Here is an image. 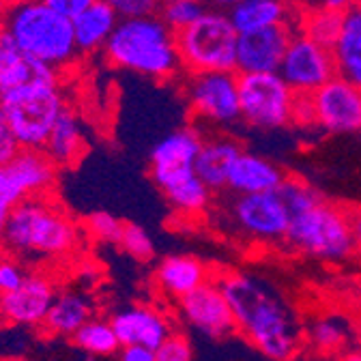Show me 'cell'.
<instances>
[{
	"mask_svg": "<svg viewBox=\"0 0 361 361\" xmlns=\"http://www.w3.org/2000/svg\"><path fill=\"white\" fill-rule=\"evenodd\" d=\"M217 284L231 303L237 329L264 357L271 361H290L297 355L299 331L293 314L262 282L243 274H228Z\"/></svg>",
	"mask_w": 361,
	"mask_h": 361,
	"instance_id": "1",
	"label": "cell"
},
{
	"mask_svg": "<svg viewBox=\"0 0 361 361\" xmlns=\"http://www.w3.org/2000/svg\"><path fill=\"white\" fill-rule=\"evenodd\" d=\"M280 196L290 215L286 239L299 252L321 260H344L355 252L350 215L325 202L314 188L286 178Z\"/></svg>",
	"mask_w": 361,
	"mask_h": 361,
	"instance_id": "2",
	"label": "cell"
},
{
	"mask_svg": "<svg viewBox=\"0 0 361 361\" xmlns=\"http://www.w3.org/2000/svg\"><path fill=\"white\" fill-rule=\"evenodd\" d=\"M80 245L82 228L52 196L20 202L9 215L3 237V252L20 260L67 258Z\"/></svg>",
	"mask_w": 361,
	"mask_h": 361,
	"instance_id": "3",
	"label": "cell"
},
{
	"mask_svg": "<svg viewBox=\"0 0 361 361\" xmlns=\"http://www.w3.org/2000/svg\"><path fill=\"white\" fill-rule=\"evenodd\" d=\"M0 24L26 56L56 73L71 67L80 56L71 20L45 7L41 0H16Z\"/></svg>",
	"mask_w": 361,
	"mask_h": 361,
	"instance_id": "4",
	"label": "cell"
},
{
	"mask_svg": "<svg viewBox=\"0 0 361 361\" xmlns=\"http://www.w3.org/2000/svg\"><path fill=\"white\" fill-rule=\"evenodd\" d=\"M104 52L114 67L153 80H170L183 69L176 35L159 16L121 20Z\"/></svg>",
	"mask_w": 361,
	"mask_h": 361,
	"instance_id": "5",
	"label": "cell"
},
{
	"mask_svg": "<svg viewBox=\"0 0 361 361\" xmlns=\"http://www.w3.org/2000/svg\"><path fill=\"white\" fill-rule=\"evenodd\" d=\"M9 131L20 149L43 151L50 133L69 106L61 75L28 82L0 97Z\"/></svg>",
	"mask_w": 361,
	"mask_h": 361,
	"instance_id": "6",
	"label": "cell"
},
{
	"mask_svg": "<svg viewBox=\"0 0 361 361\" xmlns=\"http://www.w3.org/2000/svg\"><path fill=\"white\" fill-rule=\"evenodd\" d=\"M237 43L239 32L235 30L228 13L217 9H207L198 22L176 32L180 65L192 75L209 71H235Z\"/></svg>",
	"mask_w": 361,
	"mask_h": 361,
	"instance_id": "7",
	"label": "cell"
},
{
	"mask_svg": "<svg viewBox=\"0 0 361 361\" xmlns=\"http://www.w3.org/2000/svg\"><path fill=\"white\" fill-rule=\"evenodd\" d=\"M293 121L314 123L331 133L361 131V88L336 75L316 93L295 99Z\"/></svg>",
	"mask_w": 361,
	"mask_h": 361,
	"instance_id": "8",
	"label": "cell"
},
{
	"mask_svg": "<svg viewBox=\"0 0 361 361\" xmlns=\"http://www.w3.org/2000/svg\"><path fill=\"white\" fill-rule=\"evenodd\" d=\"M241 118L260 129H278L293 121L297 95L280 73H239Z\"/></svg>",
	"mask_w": 361,
	"mask_h": 361,
	"instance_id": "9",
	"label": "cell"
},
{
	"mask_svg": "<svg viewBox=\"0 0 361 361\" xmlns=\"http://www.w3.org/2000/svg\"><path fill=\"white\" fill-rule=\"evenodd\" d=\"M280 78L297 97H307L338 75L334 52L297 32L278 69Z\"/></svg>",
	"mask_w": 361,
	"mask_h": 361,
	"instance_id": "10",
	"label": "cell"
},
{
	"mask_svg": "<svg viewBox=\"0 0 361 361\" xmlns=\"http://www.w3.org/2000/svg\"><path fill=\"white\" fill-rule=\"evenodd\" d=\"M192 112L213 125H233L241 118L239 73L209 71L194 73L188 86Z\"/></svg>",
	"mask_w": 361,
	"mask_h": 361,
	"instance_id": "11",
	"label": "cell"
},
{
	"mask_svg": "<svg viewBox=\"0 0 361 361\" xmlns=\"http://www.w3.org/2000/svg\"><path fill=\"white\" fill-rule=\"evenodd\" d=\"M233 219L256 241L286 239L290 215L280 192L239 196L233 204Z\"/></svg>",
	"mask_w": 361,
	"mask_h": 361,
	"instance_id": "12",
	"label": "cell"
},
{
	"mask_svg": "<svg viewBox=\"0 0 361 361\" xmlns=\"http://www.w3.org/2000/svg\"><path fill=\"white\" fill-rule=\"evenodd\" d=\"M183 321L202 336L224 338L237 331V321L228 299L224 297L217 282H207L192 295L178 301Z\"/></svg>",
	"mask_w": 361,
	"mask_h": 361,
	"instance_id": "13",
	"label": "cell"
},
{
	"mask_svg": "<svg viewBox=\"0 0 361 361\" xmlns=\"http://www.w3.org/2000/svg\"><path fill=\"white\" fill-rule=\"evenodd\" d=\"M56 295L59 290L50 276L28 274L26 282L16 293L0 297V321L20 327H41Z\"/></svg>",
	"mask_w": 361,
	"mask_h": 361,
	"instance_id": "14",
	"label": "cell"
},
{
	"mask_svg": "<svg viewBox=\"0 0 361 361\" xmlns=\"http://www.w3.org/2000/svg\"><path fill=\"white\" fill-rule=\"evenodd\" d=\"M293 24L239 35L237 73H276L295 37Z\"/></svg>",
	"mask_w": 361,
	"mask_h": 361,
	"instance_id": "15",
	"label": "cell"
},
{
	"mask_svg": "<svg viewBox=\"0 0 361 361\" xmlns=\"http://www.w3.org/2000/svg\"><path fill=\"white\" fill-rule=\"evenodd\" d=\"M110 321L121 346H145L157 350L174 336L168 316L149 305H131L116 312Z\"/></svg>",
	"mask_w": 361,
	"mask_h": 361,
	"instance_id": "16",
	"label": "cell"
},
{
	"mask_svg": "<svg viewBox=\"0 0 361 361\" xmlns=\"http://www.w3.org/2000/svg\"><path fill=\"white\" fill-rule=\"evenodd\" d=\"M5 168L24 200L37 196H52L59 168L43 151L20 149L5 164Z\"/></svg>",
	"mask_w": 361,
	"mask_h": 361,
	"instance_id": "17",
	"label": "cell"
},
{
	"mask_svg": "<svg viewBox=\"0 0 361 361\" xmlns=\"http://www.w3.org/2000/svg\"><path fill=\"white\" fill-rule=\"evenodd\" d=\"M284 180H286L284 172L274 161L241 151V155L233 164L228 188L239 196L269 194V192H280Z\"/></svg>",
	"mask_w": 361,
	"mask_h": 361,
	"instance_id": "18",
	"label": "cell"
},
{
	"mask_svg": "<svg viewBox=\"0 0 361 361\" xmlns=\"http://www.w3.org/2000/svg\"><path fill=\"white\" fill-rule=\"evenodd\" d=\"M52 75H61V73L26 56L18 48L13 37L7 32V28L0 24V97L28 82L52 78Z\"/></svg>",
	"mask_w": 361,
	"mask_h": 361,
	"instance_id": "19",
	"label": "cell"
},
{
	"mask_svg": "<svg viewBox=\"0 0 361 361\" xmlns=\"http://www.w3.org/2000/svg\"><path fill=\"white\" fill-rule=\"evenodd\" d=\"M155 282L166 297L180 301L209 282V271L194 256L174 254L159 262Z\"/></svg>",
	"mask_w": 361,
	"mask_h": 361,
	"instance_id": "20",
	"label": "cell"
},
{
	"mask_svg": "<svg viewBox=\"0 0 361 361\" xmlns=\"http://www.w3.org/2000/svg\"><path fill=\"white\" fill-rule=\"evenodd\" d=\"M202 138L194 127H183L168 133L151 151V174L194 170Z\"/></svg>",
	"mask_w": 361,
	"mask_h": 361,
	"instance_id": "21",
	"label": "cell"
},
{
	"mask_svg": "<svg viewBox=\"0 0 361 361\" xmlns=\"http://www.w3.org/2000/svg\"><path fill=\"white\" fill-rule=\"evenodd\" d=\"M43 153L54 161V166L59 170L73 168L84 157L86 133L82 127V118L78 116V112L71 106H67L65 112L61 114V118L56 121Z\"/></svg>",
	"mask_w": 361,
	"mask_h": 361,
	"instance_id": "22",
	"label": "cell"
},
{
	"mask_svg": "<svg viewBox=\"0 0 361 361\" xmlns=\"http://www.w3.org/2000/svg\"><path fill=\"white\" fill-rule=\"evenodd\" d=\"M90 319H95V305L84 293L63 290L56 295L50 314L41 325L48 336L73 338Z\"/></svg>",
	"mask_w": 361,
	"mask_h": 361,
	"instance_id": "23",
	"label": "cell"
},
{
	"mask_svg": "<svg viewBox=\"0 0 361 361\" xmlns=\"http://www.w3.org/2000/svg\"><path fill=\"white\" fill-rule=\"evenodd\" d=\"M118 22H121L118 16L108 5H104L102 0H97L95 5H90L86 11H82L75 20H71L80 56L106 50Z\"/></svg>",
	"mask_w": 361,
	"mask_h": 361,
	"instance_id": "24",
	"label": "cell"
},
{
	"mask_svg": "<svg viewBox=\"0 0 361 361\" xmlns=\"http://www.w3.org/2000/svg\"><path fill=\"white\" fill-rule=\"evenodd\" d=\"M241 147L231 138H213L202 142L196 159V174L209 190L228 188V176L235 159L241 155Z\"/></svg>",
	"mask_w": 361,
	"mask_h": 361,
	"instance_id": "25",
	"label": "cell"
},
{
	"mask_svg": "<svg viewBox=\"0 0 361 361\" xmlns=\"http://www.w3.org/2000/svg\"><path fill=\"white\" fill-rule=\"evenodd\" d=\"M226 13L239 35L293 24L290 5L286 0H241Z\"/></svg>",
	"mask_w": 361,
	"mask_h": 361,
	"instance_id": "26",
	"label": "cell"
},
{
	"mask_svg": "<svg viewBox=\"0 0 361 361\" xmlns=\"http://www.w3.org/2000/svg\"><path fill=\"white\" fill-rule=\"evenodd\" d=\"M331 52L338 75L361 88V5L344 11L342 32Z\"/></svg>",
	"mask_w": 361,
	"mask_h": 361,
	"instance_id": "27",
	"label": "cell"
},
{
	"mask_svg": "<svg viewBox=\"0 0 361 361\" xmlns=\"http://www.w3.org/2000/svg\"><path fill=\"white\" fill-rule=\"evenodd\" d=\"M170 207L180 215H200L211 202V190L198 178L196 170L174 176L159 185Z\"/></svg>",
	"mask_w": 361,
	"mask_h": 361,
	"instance_id": "28",
	"label": "cell"
},
{
	"mask_svg": "<svg viewBox=\"0 0 361 361\" xmlns=\"http://www.w3.org/2000/svg\"><path fill=\"white\" fill-rule=\"evenodd\" d=\"M71 342L88 355L95 357H112L121 350L118 336L108 319H90L73 338Z\"/></svg>",
	"mask_w": 361,
	"mask_h": 361,
	"instance_id": "29",
	"label": "cell"
},
{
	"mask_svg": "<svg viewBox=\"0 0 361 361\" xmlns=\"http://www.w3.org/2000/svg\"><path fill=\"white\" fill-rule=\"evenodd\" d=\"M342 24H344V13L327 9V7H321V9L307 13L299 22L301 35H305L307 39L316 41L319 45H323V48H329V50H334V45L340 39Z\"/></svg>",
	"mask_w": 361,
	"mask_h": 361,
	"instance_id": "30",
	"label": "cell"
},
{
	"mask_svg": "<svg viewBox=\"0 0 361 361\" xmlns=\"http://www.w3.org/2000/svg\"><path fill=\"white\" fill-rule=\"evenodd\" d=\"M204 11H207V5L202 0H178V3L161 5L159 18L176 35L180 30L190 28L194 22H198Z\"/></svg>",
	"mask_w": 361,
	"mask_h": 361,
	"instance_id": "31",
	"label": "cell"
},
{
	"mask_svg": "<svg viewBox=\"0 0 361 361\" xmlns=\"http://www.w3.org/2000/svg\"><path fill=\"white\" fill-rule=\"evenodd\" d=\"M123 228H125V221H121L116 215H112L108 211L90 213L82 224V231L88 237H93L102 243H114V245H121Z\"/></svg>",
	"mask_w": 361,
	"mask_h": 361,
	"instance_id": "32",
	"label": "cell"
},
{
	"mask_svg": "<svg viewBox=\"0 0 361 361\" xmlns=\"http://www.w3.org/2000/svg\"><path fill=\"white\" fill-rule=\"evenodd\" d=\"M121 247L135 260H151L155 254V245L151 235L142 228L138 224H131L125 221V228H123V239H121Z\"/></svg>",
	"mask_w": 361,
	"mask_h": 361,
	"instance_id": "33",
	"label": "cell"
},
{
	"mask_svg": "<svg viewBox=\"0 0 361 361\" xmlns=\"http://www.w3.org/2000/svg\"><path fill=\"white\" fill-rule=\"evenodd\" d=\"M310 340L319 350L331 353V350H338L344 344L346 329L336 319H319L310 329Z\"/></svg>",
	"mask_w": 361,
	"mask_h": 361,
	"instance_id": "34",
	"label": "cell"
},
{
	"mask_svg": "<svg viewBox=\"0 0 361 361\" xmlns=\"http://www.w3.org/2000/svg\"><path fill=\"white\" fill-rule=\"evenodd\" d=\"M28 278V271L20 258L0 250V297L16 293Z\"/></svg>",
	"mask_w": 361,
	"mask_h": 361,
	"instance_id": "35",
	"label": "cell"
},
{
	"mask_svg": "<svg viewBox=\"0 0 361 361\" xmlns=\"http://www.w3.org/2000/svg\"><path fill=\"white\" fill-rule=\"evenodd\" d=\"M102 3L108 5L118 16V20L155 16V11L159 9L157 0H102Z\"/></svg>",
	"mask_w": 361,
	"mask_h": 361,
	"instance_id": "36",
	"label": "cell"
},
{
	"mask_svg": "<svg viewBox=\"0 0 361 361\" xmlns=\"http://www.w3.org/2000/svg\"><path fill=\"white\" fill-rule=\"evenodd\" d=\"M192 344L185 336L174 334L155 350V361H192Z\"/></svg>",
	"mask_w": 361,
	"mask_h": 361,
	"instance_id": "37",
	"label": "cell"
},
{
	"mask_svg": "<svg viewBox=\"0 0 361 361\" xmlns=\"http://www.w3.org/2000/svg\"><path fill=\"white\" fill-rule=\"evenodd\" d=\"M45 7H50L59 16L67 20H75L82 11H86L90 5H95L97 0H41Z\"/></svg>",
	"mask_w": 361,
	"mask_h": 361,
	"instance_id": "38",
	"label": "cell"
},
{
	"mask_svg": "<svg viewBox=\"0 0 361 361\" xmlns=\"http://www.w3.org/2000/svg\"><path fill=\"white\" fill-rule=\"evenodd\" d=\"M18 151H20V147L13 140L9 125H7V118H5V112H3V106H0V166H5Z\"/></svg>",
	"mask_w": 361,
	"mask_h": 361,
	"instance_id": "39",
	"label": "cell"
},
{
	"mask_svg": "<svg viewBox=\"0 0 361 361\" xmlns=\"http://www.w3.org/2000/svg\"><path fill=\"white\" fill-rule=\"evenodd\" d=\"M118 361H155V350L145 346H121Z\"/></svg>",
	"mask_w": 361,
	"mask_h": 361,
	"instance_id": "40",
	"label": "cell"
},
{
	"mask_svg": "<svg viewBox=\"0 0 361 361\" xmlns=\"http://www.w3.org/2000/svg\"><path fill=\"white\" fill-rule=\"evenodd\" d=\"M16 207L5 198V194L0 192V250H3V237H5V228H7V221H9V215Z\"/></svg>",
	"mask_w": 361,
	"mask_h": 361,
	"instance_id": "41",
	"label": "cell"
},
{
	"mask_svg": "<svg viewBox=\"0 0 361 361\" xmlns=\"http://www.w3.org/2000/svg\"><path fill=\"white\" fill-rule=\"evenodd\" d=\"M350 233H353V245L361 254V213L350 217Z\"/></svg>",
	"mask_w": 361,
	"mask_h": 361,
	"instance_id": "42",
	"label": "cell"
},
{
	"mask_svg": "<svg viewBox=\"0 0 361 361\" xmlns=\"http://www.w3.org/2000/svg\"><path fill=\"white\" fill-rule=\"evenodd\" d=\"M357 5H361V0H325L323 3V7H327V9H334V11H348L350 7H357Z\"/></svg>",
	"mask_w": 361,
	"mask_h": 361,
	"instance_id": "43",
	"label": "cell"
},
{
	"mask_svg": "<svg viewBox=\"0 0 361 361\" xmlns=\"http://www.w3.org/2000/svg\"><path fill=\"white\" fill-rule=\"evenodd\" d=\"M202 3L217 11H231L237 3H241V0H202Z\"/></svg>",
	"mask_w": 361,
	"mask_h": 361,
	"instance_id": "44",
	"label": "cell"
},
{
	"mask_svg": "<svg viewBox=\"0 0 361 361\" xmlns=\"http://www.w3.org/2000/svg\"><path fill=\"white\" fill-rule=\"evenodd\" d=\"M340 361H361V350H350V353L342 355Z\"/></svg>",
	"mask_w": 361,
	"mask_h": 361,
	"instance_id": "45",
	"label": "cell"
},
{
	"mask_svg": "<svg viewBox=\"0 0 361 361\" xmlns=\"http://www.w3.org/2000/svg\"><path fill=\"white\" fill-rule=\"evenodd\" d=\"M13 3H16V0H0V18H3V13H5Z\"/></svg>",
	"mask_w": 361,
	"mask_h": 361,
	"instance_id": "46",
	"label": "cell"
},
{
	"mask_svg": "<svg viewBox=\"0 0 361 361\" xmlns=\"http://www.w3.org/2000/svg\"><path fill=\"white\" fill-rule=\"evenodd\" d=\"M159 5H168V3H178V0H157Z\"/></svg>",
	"mask_w": 361,
	"mask_h": 361,
	"instance_id": "47",
	"label": "cell"
},
{
	"mask_svg": "<svg viewBox=\"0 0 361 361\" xmlns=\"http://www.w3.org/2000/svg\"><path fill=\"white\" fill-rule=\"evenodd\" d=\"M9 361H24V359H9Z\"/></svg>",
	"mask_w": 361,
	"mask_h": 361,
	"instance_id": "48",
	"label": "cell"
},
{
	"mask_svg": "<svg viewBox=\"0 0 361 361\" xmlns=\"http://www.w3.org/2000/svg\"><path fill=\"white\" fill-rule=\"evenodd\" d=\"M0 327H3V321H0Z\"/></svg>",
	"mask_w": 361,
	"mask_h": 361,
	"instance_id": "49",
	"label": "cell"
}]
</instances>
